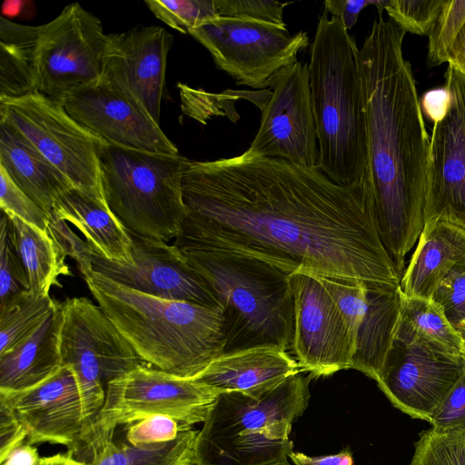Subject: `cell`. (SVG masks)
Segmentation results:
<instances>
[{
  "label": "cell",
  "mask_w": 465,
  "mask_h": 465,
  "mask_svg": "<svg viewBox=\"0 0 465 465\" xmlns=\"http://www.w3.org/2000/svg\"><path fill=\"white\" fill-rule=\"evenodd\" d=\"M27 432L12 411V409L0 400V460L11 450L25 443Z\"/></svg>",
  "instance_id": "7bdbcfd3"
},
{
  "label": "cell",
  "mask_w": 465,
  "mask_h": 465,
  "mask_svg": "<svg viewBox=\"0 0 465 465\" xmlns=\"http://www.w3.org/2000/svg\"><path fill=\"white\" fill-rule=\"evenodd\" d=\"M61 322L62 309L58 302L55 310L29 336L0 355V392L29 390L62 368Z\"/></svg>",
  "instance_id": "cb8c5ba5"
},
{
  "label": "cell",
  "mask_w": 465,
  "mask_h": 465,
  "mask_svg": "<svg viewBox=\"0 0 465 465\" xmlns=\"http://www.w3.org/2000/svg\"><path fill=\"white\" fill-rule=\"evenodd\" d=\"M444 86L450 100L430 138L424 223L447 213L465 223V74L448 64Z\"/></svg>",
  "instance_id": "d6986e66"
},
{
  "label": "cell",
  "mask_w": 465,
  "mask_h": 465,
  "mask_svg": "<svg viewBox=\"0 0 465 465\" xmlns=\"http://www.w3.org/2000/svg\"><path fill=\"white\" fill-rule=\"evenodd\" d=\"M463 358H464V361H465V354H464V357H463Z\"/></svg>",
  "instance_id": "f5cc1de1"
},
{
  "label": "cell",
  "mask_w": 465,
  "mask_h": 465,
  "mask_svg": "<svg viewBox=\"0 0 465 465\" xmlns=\"http://www.w3.org/2000/svg\"><path fill=\"white\" fill-rule=\"evenodd\" d=\"M8 217L12 223L14 242L25 266L30 291L49 295L53 286L61 288L59 277L72 273L64 262L65 256L48 232L25 223L16 217Z\"/></svg>",
  "instance_id": "83f0119b"
},
{
  "label": "cell",
  "mask_w": 465,
  "mask_h": 465,
  "mask_svg": "<svg viewBox=\"0 0 465 465\" xmlns=\"http://www.w3.org/2000/svg\"><path fill=\"white\" fill-rule=\"evenodd\" d=\"M47 232L64 255L74 259L83 276L94 272L92 250L86 241L81 239L54 211L48 214Z\"/></svg>",
  "instance_id": "60d3db41"
},
{
  "label": "cell",
  "mask_w": 465,
  "mask_h": 465,
  "mask_svg": "<svg viewBox=\"0 0 465 465\" xmlns=\"http://www.w3.org/2000/svg\"><path fill=\"white\" fill-rule=\"evenodd\" d=\"M300 371L288 351L261 346L223 353L193 379L217 394L240 391L257 397Z\"/></svg>",
  "instance_id": "603a6c76"
},
{
  "label": "cell",
  "mask_w": 465,
  "mask_h": 465,
  "mask_svg": "<svg viewBox=\"0 0 465 465\" xmlns=\"http://www.w3.org/2000/svg\"><path fill=\"white\" fill-rule=\"evenodd\" d=\"M30 4V3H29ZM26 1H5L3 4L2 14L7 16H17L24 13V9L29 5Z\"/></svg>",
  "instance_id": "f907efd6"
},
{
  "label": "cell",
  "mask_w": 465,
  "mask_h": 465,
  "mask_svg": "<svg viewBox=\"0 0 465 465\" xmlns=\"http://www.w3.org/2000/svg\"><path fill=\"white\" fill-rule=\"evenodd\" d=\"M445 0H386L384 10L404 32L428 35Z\"/></svg>",
  "instance_id": "d590c367"
},
{
  "label": "cell",
  "mask_w": 465,
  "mask_h": 465,
  "mask_svg": "<svg viewBox=\"0 0 465 465\" xmlns=\"http://www.w3.org/2000/svg\"><path fill=\"white\" fill-rule=\"evenodd\" d=\"M289 458L294 465H353L352 454L349 450H342L340 453L321 457H310L302 452L289 454Z\"/></svg>",
  "instance_id": "bcb514c9"
},
{
  "label": "cell",
  "mask_w": 465,
  "mask_h": 465,
  "mask_svg": "<svg viewBox=\"0 0 465 465\" xmlns=\"http://www.w3.org/2000/svg\"><path fill=\"white\" fill-rule=\"evenodd\" d=\"M185 425L169 416L151 415L127 424L126 439L140 448L156 446L174 440Z\"/></svg>",
  "instance_id": "ab89813d"
},
{
  "label": "cell",
  "mask_w": 465,
  "mask_h": 465,
  "mask_svg": "<svg viewBox=\"0 0 465 465\" xmlns=\"http://www.w3.org/2000/svg\"><path fill=\"white\" fill-rule=\"evenodd\" d=\"M27 291H30V285L14 242L11 220L3 213L0 223V306Z\"/></svg>",
  "instance_id": "836d02e7"
},
{
  "label": "cell",
  "mask_w": 465,
  "mask_h": 465,
  "mask_svg": "<svg viewBox=\"0 0 465 465\" xmlns=\"http://www.w3.org/2000/svg\"><path fill=\"white\" fill-rule=\"evenodd\" d=\"M464 260L465 223L447 213L430 217L401 274L402 295L431 299L444 277Z\"/></svg>",
  "instance_id": "7402d4cb"
},
{
  "label": "cell",
  "mask_w": 465,
  "mask_h": 465,
  "mask_svg": "<svg viewBox=\"0 0 465 465\" xmlns=\"http://www.w3.org/2000/svg\"><path fill=\"white\" fill-rule=\"evenodd\" d=\"M173 37L164 28L138 26L109 34L101 78L141 105L160 124L166 62Z\"/></svg>",
  "instance_id": "ffe728a7"
},
{
  "label": "cell",
  "mask_w": 465,
  "mask_h": 465,
  "mask_svg": "<svg viewBox=\"0 0 465 465\" xmlns=\"http://www.w3.org/2000/svg\"><path fill=\"white\" fill-rule=\"evenodd\" d=\"M293 298L292 351L311 378L351 369L355 343L336 302L315 275L289 276Z\"/></svg>",
  "instance_id": "4fadbf2b"
},
{
  "label": "cell",
  "mask_w": 465,
  "mask_h": 465,
  "mask_svg": "<svg viewBox=\"0 0 465 465\" xmlns=\"http://www.w3.org/2000/svg\"><path fill=\"white\" fill-rule=\"evenodd\" d=\"M464 372V358L395 338L376 381L395 408L429 422Z\"/></svg>",
  "instance_id": "9a60e30c"
},
{
  "label": "cell",
  "mask_w": 465,
  "mask_h": 465,
  "mask_svg": "<svg viewBox=\"0 0 465 465\" xmlns=\"http://www.w3.org/2000/svg\"><path fill=\"white\" fill-rule=\"evenodd\" d=\"M189 34L237 84L257 89L269 87L273 75L298 62V53L309 45L304 31L290 35L287 27L232 17L220 16Z\"/></svg>",
  "instance_id": "8fae6325"
},
{
  "label": "cell",
  "mask_w": 465,
  "mask_h": 465,
  "mask_svg": "<svg viewBox=\"0 0 465 465\" xmlns=\"http://www.w3.org/2000/svg\"><path fill=\"white\" fill-rule=\"evenodd\" d=\"M4 401L27 432V443L66 446L79 454L86 422L79 385L73 370L63 365L53 376L29 390L3 393Z\"/></svg>",
  "instance_id": "44dd1931"
},
{
  "label": "cell",
  "mask_w": 465,
  "mask_h": 465,
  "mask_svg": "<svg viewBox=\"0 0 465 465\" xmlns=\"http://www.w3.org/2000/svg\"><path fill=\"white\" fill-rule=\"evenodd\" d=\"M39 26L0 18V100L35 92V54Z\"/></svg>",
  "instance_id": "4316f807"
},
{
  "label": "cell",
  "mask_w": 465,
  "mask_h": 465,
  "mask_svg": "<svg viewBox=\"0 0 465 465\" xmlns=\"http://www.w3.org/2000/svg\"><path fill=\"white\" fill-rule=\"evenodd\" d=\"M185 160L180 154L103 146L104 199L128 232L166 242L182 233L188 214L182 191Z\"/></svg>",
  "instance_id": "52a82bcc"
},
{
  "label": "cell",
  "mask_w": 465,
  "mask_h": 465,
  "mask_svg": "<svg viewBox=\"0 0 465 465\" xmlns=\"http://www.w3.org/2000/svg\"><path fill=\"white\" fill-rule=\"evenodd\" d=\"M129 233L133 241L134 264L112 262L91 249L95 272L143 293L221 308L208 284L174 244Z\"/></svg>",
  "instance_id": "e0dca14e"
},
{
  "label": "cell",
  "mask_w": 465,
  "mask_h": 465,
  "mask_svg": "<svg viewBox=\"0 0 465 465\" xmlns=\"http://www.w3.org/2000/svg\"><path fill=\"white\" fill-rule=\"evenodd\" d=\"M188 214L176 246L253 258L292 274L400 286L369 180L333 182L318 167L280 158H186Z\"/></svg>",
  "instance_id": "6da1fadb"
},
{
  "label": "cell",
  "mask_w": 465,
  "mask_h": 465,
  "mask_svg": "<svg viewBox=\"0 0 465 465\" xmlns=\"http://www.w3.org/2000/svg\"><path fill=\"white\" fill-rule=\"evenodd\" d=\"M145 4L158 19L183 34L220 17L214 0H147Z\"/></svg>",
  "instance_id": "d6a6232c"
},
{
  "label": "cell",
  "mask_w": 465,
  "mask_h": 465,
  "mask_svg": "<svg viewBox=\"0 0 465 465\" xmlns=\"http://www.w3.org/2000/svg\"><path fill=\"white\" fill-rule=\"evenodd\" d=\"M410 465H465V431H422Z\"/></svg>",
  "instance_id": "1f68e13d"
},
{
  "label": "cell",
  "mask_w": 465,
  "mask_h": 465,
  "mask_svg": "<svg viewBox=\"0 0 465 465\" xmlns=\"http://www.w3.org/2000/svg\"><path fill=\"white\" fill-rule=\"evenodd\" d=\"M450 93L445 86L426 92L420 100L421 112L434 124L442 120L448 113Z\"/></svg>",
  "instance_id": "f6af8a7d"
},
{
  "label": "cell",
  "mask_w": 465,
  "mask_h": 465,
  "mask_svg": "<svg viewBox=\"0 0 465 465\" xmlns=\"http://www.w3.org/2000/svg\"><path fill=\"white\" fill-rule=\"evenodd\" d=\"M53 211L74 225L92 250L112 262L134 264L131 235L108 207L72 188L56 201Z\"/></svg>",
  "instance_id": "484cf974"
},
{
  "label": "cell",
  "mask_w": 465,
  "mask_h": 465,
  "mask_svg": "<svg viewBox=\"0 0 465 465\" xmlns=\"http://www.w3.org/2000/svg\"><path fill=\"white\" fill-rule=\"evenodd\" d=\"M0 166L47 214L74 188L71 183L9 124L0 121Z\"/></svg>",
  "instance_id": "d4e9b609"
},
{
  "label": "cell",
  "mask_w": 465,
  "mask_h": 465,
  "mask_svg": "<svg viewBox=\"0 0 465 465\" xmlns=\"http://www.w3.org/2000/svg\"><path fill=\"white\" fill-rule=\"evenodd\" d=\"M274 465H292V464L289 461H285V462L278 463V464H274Z\"/></svg>",
  "instance_id": "816d5d0a"
},
{
  "label": "cell",
  "mask_w": 465,
  "mask_h": 465,
  "mask_svg": "<svg viewBox=\"0 0 465 465\" xmlns=\"http://www.w3.org/2000/svg\"><path fill=\"white\" fill-rule=\"evenodd\" d=\"M405 34L379 15L357 53L367 124V177L383 244L401 277L424 225L430 151L411 66L402 53Z\"/></svg>",
  "instance_id": "7a4b0ae2"
},
{
  "label": "cell",
  "mask_w": 465,
  "mask_h": 465,
  "mask_svg": "<svg viewBox=\"0 0 465 465\" xmlns=\"http://www.w3.org/2000/svg\"><path fill=\"white\" fill-rule=\"evenodd\" d=\"M429 423L438 431H465V372L433 412Z\"/></svg>",
  "instance_id": "b9f144b4"
},
{
  "label": "cell",
  "mask_w": 465,
  "mask_h": 465,
  "mask_svg": "<svg viewBox=\"0 0 465 465\" xmlns=\"http://www.w3.org/2000/svg\"><path fill=\"white\" fill-rule=\"evenodd\" d=\"M376 0H326L324 9L331 16L341 18L349 31L356 24L361 12L368 5H375Z\"/></svg>",
  "instance_id": "ee69618b"
},
{
  "label": "cell",
  "mask_w": 465,
  "mask_h": 465,
  "mask_svg": "<svg viewBox=\"0 0 465 465\" xmlns=\"http://www.w3.org/2000/svg\"><path fill=\"white\" fill-rule=\"evenodd\" d=\"M318 278L336 302L352 333L355 350L351 369L377 381L400 321V286Z\"/></svg>",
  "instance_id": "2e32d148"
},
{
  "label": "cell",
  "mask_w": 465,
  "mask_h": 465,
  "mask_svg": "<svg viewBox=\"0 0 465 465\" xmlns=\"http://www.w3.org/2000/svg\"><path fill=\"white\" fill-rule=\"evenodd\" d=\"M0 121L22 134L75 190L108 207L99 163L106 143L74 120L61 103L38 92L1 99Z\"/></svg>",
  "instance_id": "30bf717a"
},
{
  "label": "cell",
  "mask_w": 465,
  "mask_h": 465,
  "mask_svg": "<svg viewBox=\"0 0 465 465\" xmlns=\"http://www.w3.org/2000/svg\"><path fill=\"white\" fill-rule=\"evenodd\" d=\"M0 207L10 217L47 231V214L31 199L0 166Z\"/></svg>",
  "instance_id": "74e56055"
},
{
  "label": "cell",
  "mask_w": 465,
  "mask_h": 465,
  "mask_svg": "<svg viewBox=\"0 0 465 465\" xmlns=\"http://www.w3.org/2000/svg\"><path fill=\"white\" fill-rule=\"evenodd\" d=\"M50 295L25 292L0 306V355L29 336L57 307Z\"/></svg>",
  "instance_id": "4dcf8cb0"
},
{
  "label": "cell",
  "mask_w": 465,
  "mask_h": 465,
  "mask_svg": "<svg viewBox=\"0 0 465 465\" xmlns=\"http://www.w3.org/2000/svg\"><path fill=\"white\" fill-rule=\"evenodd\" d=\"M106 35L100 19L78 3L40 25L35 92L62 103L71 93L98 81Z\"/></svg>",
  "instance_id": "7c38bea8"
},
{
  "label": "cell",
  "mask_w": 465,
  "mask_h": 465,
  "mask_svg": "<svg viewBox=\"0 0 465 465\" xmlns=\"http://www.w3.org/2000/svg\"><path fill=\"white\" fill-rule=\"evenodd\" d=\"M84 279L102 311L145 363L194 378L223 353L221 308L143 293L95 271Z\"/></svg>",
  "instance_id": "3957f363"
},
{
  "label": "cell",
  "mask_w": 465,
  "mask_h": 465,
  "mask_svg": "<svg viewBox=\"0 0 465 465\" xmlns=\"http://www.w3.org/2000/svg\"><path fill=\"white\" fill-rule=\"evenodd\" d=\"M217 393L193 378L181 377L143 364L111 381L104 403L85 429L79 454L93 457L117 426L151 415H165L192 426L203 422Z\"/></svg>",
  "instance_id": "ba28073f"
},
{
  "label": "cell",
  "mask_w": 465,
  "mask_h": 465,
  "mask_svg": "<svg viewBox=\"0 0 465 465\" xmlns=\"http://www.w3.org/2000/svg\"><path fill=\"white\" fill-rule=\"evenodd\" d=\"M448 64L465 74V23L451 45Z\"/></svg>",
  "instance_id": "c3c4849f"
},
{
  "label": "cell",
  "mask_w": 465,
  "mask_h": 465,
  "mask_svg": "<svg viewBox=\"0 0 465 465\" xmlns=\"http://www.w3.org/2000/svg\"><path fill=\"white\" fill-rule=\"evenodd\" d=\"M452 327L465 340V260L458 263L438 285L431 298Z\"/></svg>",
  "instance_id": "8d00e7d4"
},
{
  "label": "cell",
  "mask_w": 465,
  "mask_h": 465,
  "mask_svg": "<svg viewBox=\"0 0 465 465\" xmlns=\"http://www.w3.org/2000/svg\"><path fill=\"white\" fill-rule=\"evenodd\" d=\"M465 23V0H445L428 35V64L448 63L449 52Z\"/></svg>",
  "instance_id": "e575fe53"
},
{
  "label": "cell",
  "mask_w": 465,
  "mask_h": 465,
  "mask_svg": "<svg viewBox=\"0 0 465 465\" xmlns=\"http://www.w3.org/2000/svg\"><path fill=\"white\" fill-rule=\"evenodd\" d=\"M176 247L220 304L224 318L223 353L261 346L292 351L291 274L253 258Z\"/></svg>",
  "instance_id": "5b68a950"
},
{
  "label": "cell",
  "mask_w": 465,
  "mask_h": 465,
  "mask_svg": "<svg viewBox=\"0 0 465 465\" xmlns=\"http://www.w3.org/2000/svg\"><path fill=\"white\" fill-rule=\"evenodd\" d=\"M37 465H87L77 460L68 451L64 454H55L48 457H41Z\"/></svg>",
  "instance_id": "681fc988"
},
{
  "label": "cell",
  "mask_w": 465,
  "mask_h": 465,
  "mask_svg": "<svg viewBox=\"0 0 465 465\" xmlns=\"http://www.w3.org/2000/svg\"><path fill=\"white\" fill-rule=\"evenodd\" d=\"M199 430L183 427L178 436L166 443L140 448L113 440L103 447L87 465H196Z\"/></svg>",
  "instance_id": "f546056e"
},
{
  "label": "cell",
  "mask_w": 465,
  "mask_h": 465,
  "mask_svg": "<svg viewBox=\"0 0 465 465\" xmlns=\"http://www.w3.org/2000/svg\"><path fill=\"white\" fill-rule=\"evenodd\" d=\"M272 93L262 108L258 132L247 153L318 167L319 149L309 66L296 62L271 80Z\"/></svg>",
  "instance_id": "5bb4252c"
},
{
  "label": "cell",
  "mask_w": 465,
  "mask_h": 465,
  "mask_svg": "<svg viewBox=\"0 0 465 465\" xmlns=\"http://www.w3.org/2000/svg\"><path fill=\"white\" fill-rule=\"evenodd\" d=\"M219 16L251 20L287 27L283 9L291 3L267 0H214Z\"/></svg>",
  "instance_id": "f35d334b"
},
{
  "label": "cell",
  "mask_w": 465,
  "mask_h": 465,
  "mask_svg": "<svg viewBox=\"0 0 465 465\" xmlns=\"http://www.w3.org/2000/svg\"><path fill=\"white\" fill-rule=\"evenodd\" d=\"M62 364L75 374L85 429L101 411L108 384L145 363L100 306L85 297L60 302Z\"/></svg>",
  "instance_id": "9c48e42d"
},
{
  "label": "cell",
  "mask_w": 465,
  "mask_h": 465,
  "mask_svg": "<svg viewBox=\"0 0 465 465\" xmlns=\"http://www.w3.org/2000/svg\"><path fill=\"white\" fill-rule=\"evenodd\" d=\"M40 458L37 450L25 442L11 450L0 465H37Z\"/></svg>",
  "instance_id": "7dc6e473"
},
{
  "label": "cell",
  "mask_w": 465,
  "mask_h": 465,
  "mask_svg": "<svg viewBox=\"0 0 465 465\" xmlns=\"http://www.w3.org/2000/svg\"><path fill=\"white\" fill-rule=\"evenodd\" d=\"M312 378L300 372L261 396L217 395L199 430L196 465H274L288 461L292 423L310 399Z\"/></svg>",
  "instance_id": "8992f818"
},
{
  "label": "cell",
  "mask_w": 465,
  "mask_h": 465,
  "mask_svg": "<svg viewBox=\"0 0 465 465\" xmlns=\"http://www.w3.org/2000/svg\"><path fill=\"white\" fill-rule=\"evenodd\" d=\"M61 104L74 120L107 144L179 154L160 124L134 99L103 78L71 93Z\"/></svg>",
  "instance_id": "ac0fdd59"
},
{
  "label": "cell",
  "mask_w": 465,
  "mask_h": 465,
  "mask_svg": "<svg viewBox=\"0 0 465 465\" xmlns=\"http://www.w3.org/2000/svg\"><path fill=\"white\" fill-rule=\"evenodd\" d=\"M327 14L319 17L308 64L318 168L337 183L353 185L368 180L359 47L341 18Z\"/></svg>",
  "instance_id": "277c9868"
},
{
  "label": "cell",
  "mask_w": 465,
  "mask_h": 465,
  "mask_svg": "<svg viewBox=\"0 0 465 465\" xmlns=\"http://www.w3.org/2000/svg\"><path fill=\"white\" fill-rule=\"evenodd\" d=\"M395 338L418 341L455 358H463L465 354V340L432 299L406 297L401 293Z\"/></svg>",
  "instance_id": "f1b7e54d"
}]
</instances>
